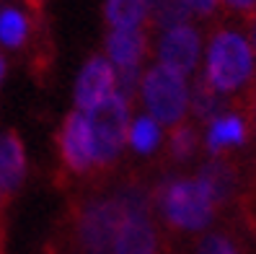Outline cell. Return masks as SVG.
Instances as JSON below:
<instances>
[{
    "mask_svg": "<svg viewBox=\"0 0 256 254\" xmlns=\"http://www.w3.org/2000/svg\"><path fill=\"white\" fill-rule=\"evenodd\" d=\"M254 73V50L238 32H218L207 50L204 81L218 94L238 91Z\"/></svg>",
    "mask_w": 256,
    "mask_h": 254,
    "instance_id": "cell-1",
    "label": "cell"
},
{
    "mask_svg": "<svg viewBox=\"0 0 256 254\" xmlns=\"http://www.w3.org/2000/svg\"><path fill=\"white\" fill-rule=\"evenodd\" d=\"M158 205L163 218L182 231H200L210 226L215 215V202L197 179H174L163 184L158 192Z\"/></svg>",
    "mask_w": 256,
    "mask_h": 254,
    "instance_id": "cell-2",
    "label": "cell"
},
{
    "mask_svg": "<svg viewBox=\"0 0 256 254\" xmlns=\"http://www.w3.org/2000/svg\"><path fill=\"white\" fill-rule=\"evenodd\" d=\"M88 132H91V148H94V166H109L119 158L127 143V125H130V109L127 101L116 94L109 96L104 104L86 114Z\"/></svg>",
    "mask_w": 256,
    "mask_h": 254,
    "instance_id": "cell-3",
    "label": "cell"
},
{
    "mask_svg": "<svg viewBox=\"0 0 256 254\" xmlns=\"http://www.w3.org/2000/svg\"><path fill=\"white\" fill-rule=\"evenodd\" d=\"M140 91L150 112V119H156L158 125L176 127L184 119L186 107H189V88L182 76L156 65L142 76Z\"/></svg>",
    "mask_w": 256,
    "mask_h": 254,
    "instance_id": "cell-4",
    "label": "cell"
},
{
    "mask_svg": "<svg viewBox=\"0 0 256 254\" xmlns=\"http://www.w3.org/2000/svg\"><path fill=\"white\" fill-rule=\"evenodd\" d=\"M122 220L124 210L116 197L91 200L75 220V244L80 254H109Z\"/></svg>",
    "mask_w": 256,
    "mask_h": 254,
    "instance_id": "cell-5",
    "label": "cell"
},
{
    "mask_svg": "<svg viewBox=\"0 0 256 254\" xmlns=\"http://www.w3.org/2000/svg\"><path fill=\"white\" fill-rule=\"evenodd\" d=\"M114 86H116L114 65L101 55L91 57L83 65L78 83H75V107H78V112L88 114L91 109H96L98 104L114 96Z\"/></svg>",
    "mask_w": 256,
    "mask_h": 254,
    "instance_id": "cell-6",
    "label": "cell"
},
{
    "mask_svg": "<svg viewBox=\"0 0 256 254\" xmlns=\"http://www.w3.org/2000/svg\"><path fill=\"white\" fill-rule=\"evenodd\" d=\"M158 60L160 68L171 70L182 78L189 76L200 60V32L192 24L166 32L158 44Z\"/></svg>",
    "mask_w": 256,
    "mask_h": 254,
    "instance_id": "cell-7",
    "label": "cell"
},
{
    "mask_svg": "<svg viewBox=\"0 0 256 254\" xmlns=\"http://www.w3.org/2000/svg\"><path fill=\"white\" fill-rule=\"evenodd\" d=\"M60 156L72 174H86L94 166L91 132L83 112H70L60 127Z\"/></svg>",
    "mask_w": 256,
    "mask_h": 254,
    "instance_id": "cell-8",
    "label": "cell"
},
{
    "mask_svg": "<svg viewBox=\"0 0 256 254\" xmlns=\"http://www.w3.org/2000/svg\"><path fill=\"white\" fill-rule=\"evenodd\" d=\"M112 254H158V231L150 215H124Z\"/></svg>",
    "mask_w": 256,
    "mask_h": 254,
    "instance_id": "cell-9",
    "label": "cell"
},
{
    "mask_svg": "<svg viewBox=\"0 0 256 254\" xmlns=\"http://www.w3.org/2000/svg\"><path fill=\"white\" fill-rule=\"evenodd\" d=\"M145 50H148V37L140 29H114L106 37V55L119 70L140 68Z\"/></svg>",
    "mask_w": 256,
    "mask_h": 254,
    "instance_id": "cell-10",
    "label": "cell"
},
{
    "mask_svg": "<svg viewBox=\"0 0 256 254\" xmlns=\"http://www.w3.org/2000/svg\"><path fill=\"white\" fill-rule=\"evenodd\" d=\"M26 174V153L16 130L0 132V187L10 195L21 187Z\"/></svg>",
    "mask_w": 256,
    "mask_h": 254,
    "instance_id": "cell-11",
    "label": "cell"
},
{
    "mask_svg": "<svg viewBox=\"0 0 256 254\" xmlns=\"http://www.w3.org/2000/svg\"><path fill=\"white\" fill-rule=\"evenodd\" d=\"M197 182L204 187L210 200H212L215 205H220V202H225L233 195L236 174H233V169L225 161H210V163H204V166L200 169Z\"/></svg>",
    "mask_w": 256,
    "mask_h": 254,
    "instance_id": "cell-12",
    "label": "cell"
},
{
    "mask_svg": "<svg viewBox=\"0 0 256 254\" xmlns=\"http://www.w3.org/2000/svg\"><path fill=\"white\" fill-rule=\"evenodd\" d=\"M246 140V125L236 114L215 117L207 130V148L212 153H220L225 145H240Z\"/></svg>",
    "mask_w": 256,
    "mask_h": 254,
    "instance_id": "cell-13",
    "label": "cell"
},
{
    "mask_svg": "<svg viewBox=\"0 0 256 254\" xmlns=\"http://www.w3.org/2000/svg\"><path fill=\"white\" fill-rule=\"evenodd\" d=\"M150 3L142 0H109L104 6V16L114 29H138L150 13Z\"/></svg>",
    "mask_w": 256,
    "mask_h": 254,
    "instance_id": "cell-14",
    "label": "cell"
},
{
    "mask_svg": "<svg viewBox=\"0 0 256 254\" xmlns=\"http://www.w3.org/2000/svg\"><path fill=\"white\" fill-rule=\"evenodd\" d=\"M28 37V19L18 8L0 11V42L10 50H18Z\"/></svg>",
    "mask_w": 256,
    "mask_h": 254,
    "instance_id": "cell-15",
    "label": "cell"
},
{
    "mask_svg": "<svg viewBox=\"0 0 256 254\" xmlns=\"http://www.w3.org/2000/svg\"><path fill=\"white\" fill-rule=\"evenodd\" d=\"M189 104L200 119H215V114L220 112V94L204 78H200L189 94Z\"/></svg>",
    "mask_w": 256,
    "mask_h": 254,
    "instance_id": "cell-16",
    "label": "cell"
},
{
    "mask_svg": "<svg viewBox=\"0 0 256 254\" xmlns=\"http://www.w3.org/2000/svg\"><path fill=\"white\" fill-rule=\"evenodd\" d=\"M160 143V127L156 119L150 117H140L138 122L132 125L130 130V145L138 153H153Z\"/></svg>",
    "mask_w": 256,
    "mask_h": 254,
    "instance_id": "cell-17",
    "label": "cell"
},
{
    "mask_svg": "<svg viewBox=\"0 0 256 254\" xmlns=\"http://www.w3.org/2000/svg\"><path fill=\"white\" fill-rule=\"evenodd\" d=\"M192 16V3H160L156 8V26L163 32L186 26Z\"/></svg>",
    "mask_w": 256,
    "mask_h": 254,
    "instance_id": "cell-18",
    "label": "cell"
},
{
    "mask_svg": "<svg viewBox=\"0 0 256 254\" xmlns=\"http://www.w3.org/2000/svg\"><path fill=\"white\" fill-rule=\"evenodd\" d=\"M194 148H197V135H194V130L186 127V125H178L174 132H171V140H168V151L176 161H184L194 153Z\"/></svg>",
    "mask_w": 256,
    "mask_h": 254,
    "instance_id": "cell-19",
    "label": "cell"
},
{
    "mask_svg": "<svg viewBox=\"0 0 256 254\" xmlns=\"http://www.w3.org/2000/svg\"><path fill=\"white\" fill-rule=\"evenodd\" d=\"M140 68H122L116 73V86H114V94L122 99V101H130L134 96V91H138L140 86Z\"/></svg>",
    "mask_w": 256,
    "mask_h": 254,
    "instance_id": "cell-20",
    "label": "cell"
},
{
    "mask_svg": "<svg viewBox=\"0 0 256 254\" xmlns=\"http://www.w3.org/2000/svg\"><path fill=\"white\" fill-rule=\"evenodd\" d=\"M197 254H238L233 241L228 236H222V233H210L204 236L202 241H200V249Z\"/></svg>",
    "mask_w": 256,
    "mask_h": 254,
    "instance_id": "cell-21",
    "label": "cell"
},
{
    "mask_svg": "<svg viewBox=\"0 0 256 254\" xmlns=\"http://www.w3.org/2000/svg\"><path fill=\"white\" fill-rule=\"evenodd\" d=\"M8 200H10V192H8V189H3V187H0V213L6 210V205H8Z\"/></svg>",
    "mask_w": 256,
    "mask_h": 254,
    "instance_id": "cell-22",
    "label": "cell"
},
{
    "mask_svg": "<svg viewBox=\"0 0 256 254\" xmlns=\"http://www.w3.org/2000/svg\"><path fill=\"white\" fill-rule=\"evenodd\" d=\"M6 70H8V63H6V57L0 55V83H3V78H6Z\"/></svg>",
    "mask_w": 256,
    "mask_h": 254,
    "instance_id": "cell-23",
    "label": "cell"
},
{
    "mask_svg": "<svg viewBox=\"0 0 256 254\" xmlns=\"http://www.w3.org/2000/svg\"><path fill=\"white\" fill-rule=\"evenodd\" d=\"M251 39H254V50H256V24H254V37Z\"/></svg>",
    "mask_w": 256,
    "mask_h": 254,
    "instance_id": "cell-24",
    "label": "cell"
},
{
    "mask_svg": "<svg viewBox=\"0 0 256 254\" xmlns=\"http://www.w3.org/2000/svg\"><path fill=\"white\" fill-rule=\"evenodd\" d=\"M0 254H3V246H0Z\"/></svg>",
    "mask_w": 256,
    "mask_h": 254,
    "instance_id": "cell-25",
    "label": "cell"
}]
</instances>
